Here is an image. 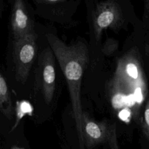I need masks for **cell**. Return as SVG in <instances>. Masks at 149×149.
<instances>
[{
  "label": "cell",
  "instance_id": "1",
  "mask_svg": "<svg viewBox=\"0 0 149 149\" xmlns=\"http://www.w3.org/2000/svg\"><path fill=\"white\" fill-rule=\"evenodd\" d=\"M47 39L65 76L77 127L81 129L83 115L80 87L83 72L88 62V51L81 42L67 45L55 35L48 33Z\"/></svg>",
  "mask_w": 149,
  "mask_h": 149
},
{
  "label": "cell",
  "instance_id": "2",
  "mask_svg": "<svg viewBox=\"0 0 149 149\" xmlns=\"http://www.w3.org/2000/svg\"><path fill=\"white\" fill-rule=\"evenodd\" d=\"M137 54L130 52L119 61L117 69L118 77L120 82H124L126 91L134 95L141 102L147 91L146 81Z\"/></svg>",
  "mask_w": 149,
  "mask_h": 149
},
{
  "label": "cell",
  "instance_id": "3",
  "mask_svg": "<svg viewBox=\"0 0 149 149\" xmlns=\"http://www.w3.org/2000/svg\"><path fill=\"white\" fill-rule=\"evenodd\" d=\"M37 35L35 31L13 42V59L16 79L25 83L37 52Z\"/></svg>",
  "mask_w": 149,
  "mask_h": 149
},
{
  "label": "cell",
  "instance_id": "4",
  "mask_svg": "<svg viewBox=\"0 0 149 149\" xmlns=\"http://www.w3.org/2000/svg\"><path fill=\"white\" fill-rule=\"evenodd\" d=\"M93 20L95 37L98 41L104 29L116 28L122 23L123 16L119 5L114 1L101 2L97 5Z\"/></svg>",
  "mask_w": 149,
  "mask_h": 149
},
{
  "label": "cell",
  "instance_id": "5",
  "mask_svg": "<svg viewBox=\"0 0 149 149\" xmlns=\"http://www.w3.org/2000/svg\"><path fill=\"white\" fill-rule=\"evenodd\" d=\"M37 76H40V88L45 102L49 104L53 98L55 88V69L52 50L45 49L40 58ZM36 74V75H37Z\"/></svg>",
  "mask_w": 149,
  "mask_h": 149
},
{
  "label": "cell",
  "instance_id": "6",
  "mask_svg": "<svg viewBox=\"0 0 149 149\" xmlns=\"http://www.w3.org/2000/svg\"><path fill=\"white\" fill-rule=\"evenodd\" d=\"M11 14V30L13 40L20 38L34 31L33 19L23 1H15Z\"/></svg>",
  "mask_w": 149,
  "mask_h": 149
},
{
  "label": "cell",
  "instance_id": "7",
  "mask_svg": "<svg viewBox=\"0 0 149 149\" xmlns=\"http://www.w3.org/2000/svg\"><path fill=\"white\" fill-rule=\"evenodd\" d=\"M81 131L84 133L87 137L93 141H102L107 134H109L105 123L95 122L84 112L81 120L80 132Z\"/></svg>",
  "mask_w": 149,
  "mask_h": 149
},
{
  "label": "cell",
  "instance_id": "8",
  "mask_svg": "<svg viewBox=\"0 0 149 149\" xmlns=\"http://www.w3.org/2000/svg\"><path fill=\"white\" fill-rule=\"evenodd\" d=\"M0 106L2 113L10 116L13 111L10 92L5 79L2 74L0 76Z\"/></svg>",
  "mask_w": 149,
  "mask_h": 149
},
{
  "label": "cell",
  "instance_id": "9",
  "mask_svg": "<svg viewBox=\"0 0 149 149\" xmlns=\"http://www.w3.org/2000/svg\"><path fill=\"white\" fill-rule=\"evenodd\" d=\"M144 120L147 129H149V98L147 99L144 111Z\"/></svg>",
  "mask_w": 149,
  "mask_h": 149
},
{
  "label": "cell",
  "instance_id": "10",
  "mask_svg": "<svg viewBox=\"0 0 149 149\" xmlns=\"http://www.w3.org/2000/svg\"><path fill=\"white\" fill-rule=\"evenodd\" d=\"M130 111L127 109H125L120 112L119 116L122 120H126L128 119V118L130 116Z\"/></svg>",
  "mask_w": 149,
  "mask_h": 149
},
{
  "label": "cell",
  "instance_id": "11",
  "mask_svg": "<svg viewBox=\"0 0 149 149\" xmlns=\"http://www.w3.org/2000/svg\"><path fill=\"white\" fill-rule=\"evenodd\" d=\"M146 6L148 9V10H149V1H146Z\"/></svg>",
  "mask_w": 149,
  "mask_h": 149
}]
</instances>
